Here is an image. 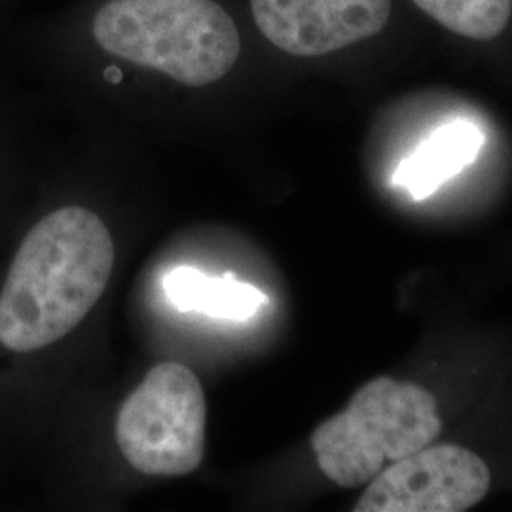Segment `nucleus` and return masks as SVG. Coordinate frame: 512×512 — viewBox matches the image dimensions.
<instances>
[{
	"mask_svg": "<svg viewBox=\"0 0 512 512\" xmlns=\"http://www.w3.org/2000/svg\"><path fill=\"white\" fill-rule=\"evenodd\" d=\"M164 291L179 311H203L230 321H245L268 302L256 287L238 281L234 275L211 277L190 266L165 275Z\"/></svg>",
	"mask_w": 512,
	"mask_h": 512,
	"instance_id": "obj_8",
	"label": "nucleus"
},
{
	"mask_svg": "<svg viewBox=\"0 0 512 512\" xmlns=\"http://www.w3.org/2000/svg\"><path fill=\"white\" fill-rule=\"evenodd\" d=\"M482 145L484 133L473 122H448L404 158L395 171L393 183L404 188L414 200H425L473 164Z\"/></svg>",
	"mask_w": 512,
	"mask_h": 512,
	"instance_id": "obj_7",
	"label": "nucleus"
},
{
	"mask_svg": "<svg viewBox=\"0 0 512 512\" xmlns=\"http://www.w3.org/2000/svg\"><path fill=\"white\" fill-rule=\"evenodd\" d=\"M439 406L420 385L380 376L363 385L346 410L315 427L311 448L321 471L342 488H357L384 465L433 444Z\"/></svg>",
	"mask_w": 512,
	"mask_h": 512,
	"instance_id": "obj_3",
	"label": "nucleus"
},
{
	"mask_svg": "<svg viewBox=\"0 0 512 512\" xmlns=\"http://www.w3.org/2000/svg\"><path fill=\"white\" fill-rule=\"evenodd\" d=\"M92 35L105 54L192 88L222 80L241 54L236 21L215 0H109Z\"/></svg>",
	"mask_w": 512,
	"mask_h": 512,
	"instance_id": "obj_2",
	"label": "nucleus"
},
{
	"mask_svg": "<svg viewBox=\"0 0 512 512\" xmlns=\"http://www.w3.org/2000/svg\"><path fill=\"white\" fill-rule=\"evenodd\" d=\"M258 31L296 57H321L376 37L391 0H251Z\"/></svg>",
	"mask_w": 512,
	"mask_h": 512,
	"instance_id": "obj_6",
	"label": "nucleus"
},
{
	"mask_svg": "<svg viewBox=\"0 0 512 512\" xmlns=\"http://www.w3.org/2000/svg\"><path fill=\"white\" fill-rule=\"evenodd\" d=\"M486 461L458 444L425 446L370 480L355 512H463L490 490Z\"/></svg>",
	"mask_w": 512,
	"mask_h": 512,
	"instance_id": "obj_5",
	"label": "nucleus"
},
{
	"mask_svg": "<svg viewBox=\"0 0 512 512\" xmlns=\"http://www.w3.org/2000/svg\"><path fill=\"white\" fill-rule=\"evenodd\" d=\"M207 404L198 376L179 363L154 366L122 404L116 442L139 473L184 476L205 456Z\"/></svg>",
	"mask_w": 512,
	"mask_h": 512,
	"instance_id": "obj_4",
	"label": "nucleus"
},
{
	"mask_svg": "<svg viewBox=\"0 0 512 512\" xmlns=\"http://www.w3.org/2000/svg\"><path fill=\"white\" fill-rule=\"evenodd\" d=\"M427 16L459 37L494 40L509 25L512 0H414Z\"/></svg>",
	"mask_w": 512,
	"mask_h": 512,
	"instance_id": "obj_9",
	"label": "nucleus"
},
{
	"mask_svg": "<svg viewBox=\"0 0 512 512\" xmlns=\"http://www.w3.org/2000/svg\"><path fill=\"white\" fill-rule=\"evenodd\" d=\"M112 268L114 243L99 215L73 205L44 217L0 291V344L31 353L65 338L99 302Z\"/></svg>",
	"mask_w": 512,
	"mask_h": 512,
	"instance_id": "obj_1",
	"label": "nucleus"
}]
</instances>
